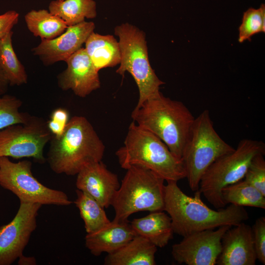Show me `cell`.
I'll list each match as a JSON object with an SVG mask.
<instances>
[{"label":"cell","instance_id":"7402d4cb","mask_svg":"<svg viewBox=\"0 0 265 265\" xmlns=\"http://www.w3.org/2000/svg\"><path fill=\"white\" fill-rule=\"evenodd\" d=\"M25 19L28 30L42 40L53 39L68 27L61 18L46 9L32 10L25 15Z\"/></svg>","mask_w":265,"mask_h":265},{"label":"cell","instance_id":"4316f807","mask_svg":"<svg viewBox=\"0 0 265 265\" xmlns=\"http://www.w3.org/2000/svg\"><path fill=\"white\" fill-rule=\"evenodd\" d=\"M238 41L242 43L251 40V37L259 32H265V5L259 8L250 7L243 14L242 22L238 28Z\"/></svg>","mask_w":265,"mask_h":265},{"label":"cell","instance_id":"277c9868","mask_svg":"<svg viewBox=\"0 0 265 265\" xmlns=\"http://www.w3.org/2000/svg\"><path fill=\"white\" fill-rule=\"evenodd\" d=\"M120 166L137 165L151 170L164 181L186 178L182 159L175 156L158 137L132 121L124 145L115 152Z\"/></svg>","mask_w":265,"mask_h":265},{"label":"cell","instance_id":"83f0119b","mask_svg":"<svg viewBox=\"0 0 265 265\" xmlns=\"http://www.w3.org/2000/svg\"><path fill=\"white\" fill-rule=\"evenodd\" d=\"M264 154L256 155L252 159L244 180L258 189L265 196V160Z\"/></svg>","mask_w":265,"mask_h":265},{"label":"cell","instance_id":"9c48e42d","mask_svg":"<svg viewBox=\"0 0 265 265\" xmlns=\"http://www.w3.org/2000/svg\"><path fill=\"white\" fill-rule=\"evenodd\" d=\"M31 166L28 160L14 162L8 157H0V186L14 194L20 201L63 206L73 203L64 191L41 183L33 175Z\"/></svg>","mask_w":265,"mask_h":265},{"label":"cell","instance_id":"836d02e7","mask_svg":"<svg viewBox=\"0 0 265 265\" xmlns=\"http://www.w3.org/2000/svg\"><path fill=\"white\" fill-rule=\"evenodd\" d=\"M60 0V1H61V0Z\"/></svg>","mask_w":265,"mask_h":265},{"label":"cell","instance_id":"4dcf8cb0","mask_svg":"<svg viewBox=\"0 0 265 265\" xmlns=\"http://www.w3.org/2000/svg\"><path fill=\"white\" fill-rule=\"evenodd\" d=\"M19 14L14 10H9L0 15V39L11 31L18 23Z\"/></svg>","mask_w":265,"mask_h":265},{"label":"cell","instance_id":"6da1fadb","mask_svg":"<svg viewBox=\"0 0 265 265\" xmlns=\"http://www.w3.org/2000/svg\"><path fill=\"white\" fill-rule=\"evenodd\" d=\"M166 182L163 211L171 218L174 233L183 237L222 226H235L249 218L243 207L230 204L226 208L214 210L202 201L199 190L195 191L193 196H190L181 189L177 182Z\"/></svg>","mask_w":265,"mask_h":265},{"label":"cell","instance_id":"f1b7e54d","mask_svg":"<svg viewBox=\"0 0 265 265\" xmlns=\"http://www.w3.org/2000/svg\"><path fill=\"white\" fill-rule=\"evenodd\" d=\"M252 229L253 239L257 259L265 264V217L257 219Z\"/></svg>","mask_w":265,"mask_h":265},{"label":"cell","instance_id":"44dd1931","mask_svg":"<svg viewBox=\"0 0 265 265\" xmlns=\"http://www.w3.org/2000/svg\"><path fill=\"white\" fill-rule=\"evenodd\" d=\"M49 11L61 18L68 26L93 19L97 15L96 3L94 0H53Z\"/></svg>","mask_w":265,"mask_h":265},{"label":"cell","instance_id":"5b68a950","mask_svg":"<svg viewBox=\"0 0 265 265\" xmlns=\"http://www.w3.org/2000/svg\"><path fill=\"white\" fill-rule=\"evenodd\" d=\"M127 170L111 205L113 221L124 222L139 212L163 211L164 180L150 170L133 165Z\"/></svg>","mask_w":265,"mask_h":265},{"label":"cell","instance_id":"ba28073f","mask_svg":"<svg viewBox=\"0 0 265 265\" xmlns=\"http://www.w3.org/2000/svg\"><path fill=\"white\" fill-rule=\"evenodd\" d=\"M114 33L119 37L121 56L116 72L123 77L128 72L132 76L139 90L136 104L139 106L158 94L164 82L159 79L150 65L143 31L126 23L117 26Z\"/></svg>","mask_w":265,"mask_h":265},{"label":"cell","instance_id":"f546056e","mask_svg":"<svg viewBox=\"0 0 265 265\" xmlns=\"http://www.w3.org/2000/svg\"><path fill=\"white\" fill-rule=\"evenodd\" d=\"M69 117V111L64 108L58 107L52 111L47 124L53 136L59 137L63 133L70 120Z\"/></svg>","mask_w":265,"mask_h":265},{"label":"cell","instance_id":"ac0fdd59","mask_svg":"<svg viewBox=\"0 0 265 265\" xmlns=\"http://www.w3.org/2000/svg\"><path fill=\"white\" fill-rule=\"evenodd\" d=\"M157 247L145 238L136 235L123 246L107 254L106 265H155Z\"/></svg>","mask_w":265,"mask_h":265},{"label":"cell","instance_id":"cb8c5ba5","mask_svg":"<svg viewBox=\"0 0 265 265\" xmlns=\"http://www.w3.org/2000/svg\"><path fill=\"white\" fill-rule=\"evenodd\" d=\"M12 35L11 31L0 39V69L9 84L19 86L27 82V76L13 49Z\"/></svg>","mask_w":265,"mask_h":265},{"label":"cell","instance_id":"8fae6325","mask_svg":"<svg viewBox=\"0 0 265 265\" xmlns=\"http://www.w3.org/2000/svg\"><path fill=\"white\" fill-rule=\"evenodd\" d=\"M20 202L13 219L0 227V265H10L23 254L37 227L36 219L42 205Z\"/></svg>","mask_w":265,"mask_h":265},{"label":"cell","instance_id":"2e32d148","mask_svg":"<svg viewBox=\"0 0 265 265\" xmlns=\"http://www.w3.org/2000/svg\"><path fill=\"white\" fill-rule=\"evenodd\" d=\"M257 259L252 227L244 222L231 226L221 239L217 265H255Z\"/></svg>","mask_w":265,"mask_h":265},{"label":"cell","instance_id":"3957f363","mask_svg":"<svg viewBox=\"0 0 265 265\" xmlns=\"http://www.w3.org/2000/svg\"><path fill=\"white\" fill-rule=\"evenodd\" d=\"M105 150L90 122L84 116H75L60 136L53 135L46 160L54 173L73 176L86 166L102 161Z\"/></svg>","mask_w":265,"mask_h":265},{"label":"cell","instance_id":"9a60e30c","mask_svg":"<svg viewBox=\"0 0 265 265\" xmlns=\"http://www.w3.org/2000/svg\"><path fill=\"white\" fill-rule=\"evenodd\" d=\"M77 175L78 189L89 195L104 208L111 205L120 184L118 176L102 161L86 166Z\"/></svg>","mask_w":265,"mask_h":265},{"label":"cell","instance_id":"8992f818","mask_svg":"<svg viewBox=\"0 0 265 265\" xmlns=\"http://www.w3.org/2000/svg\"><path fill=\"white\" fill-rule=\"evenodd\" d=\"M234 149L215 130L209 111H203L195 118L182 157L190 188L198 190L200 180L211 165Z\"/></svg>","mask_w":265,"mask_h":265},{"label":"cell","instance_id":"1f68e13d","mask_svg":"<svg viewBox=\"0 0 265 265\" xmlns=\"http://www.w3.org/2000/svg\"><path fill=\"white\" fill-rule=\"evenodd\" d=\"M19 265H36L35 258L33 257H26L23 254L19 257Z\"/></svg>","mask_w":265,"mask_h":265},{"label":"cell","instance_id":"e0dca14e","mask_svg":"<svg viewBox=\"0 0 265 265\" xmlns=\"http://www.w3.org/2000/svg\"><path fill=\"white\" fill-rule=\"evenodd\" d=\"M136 235L128 221H112L99 231L87 234L85 245L92 255L99 256L103 253L109 254L115 252Z\"/></svg>","mask_w":265,"mask_h":265},{"label":"cell","instance_id":"ffe728a7","mask_svg":"<svg viewBox=\"0 0 265 265\" xmlns=\"http://www.w3.org/2000/svg\"><path fill=\"white\" fill-rule=\"evenodd\" d=\"M84 44V49L98 71L120 64L119 43L113 36L101 35L93 31Z\"/></svg>","mask_w":265,"mask_h":265},{"label":"cell","instance_id":"484cf974","mask_svg":"<svg viewBox=\"0 0 265 265\" xmlns=\"http://www.w3.org/2000/svg\"><path fill=\"white\" fill-rule=\"evenodd\" d=\"M22 106V101L15 96H0V130L13 125L26 123L30 120L31 115L19 111Z\"/></svg>","mask_w":265,"mask_h":265},{"label":"cell","instance_id":"30bf717a","mask_svg":"<svg viewBox=\"0 0 265 265\" xmlns=\"http://www.w3.org/2000/svg\"><path fill=\"white\" fill-rule=\"evenodd\" d=\"M52 136L47 122L31 116L26 123L13 125L0 130V157L31 158L43 164L46 161L44 148Z\"/></svg>","mask_w":265,"mask_h":265},{"label":"cell","instance_id":"d6a6232c","mask_svg":"<svg viewBox=\"0 0 265 265\" xmlns=\"http://www.w3.org/2000/svg\"><path fill=\"white\" fill-rule=\"evenodd\" d=\"M9 82L0 69V95L4 94L7 90Z\"/></svg>","mask_w":265,"mask_h":265},{"label":"cell","instance_id":"4fadbf2b","mask_svg":"<svg viewBox=\"0 0 265 265\" xmlns=\"http://www.w3.org/2000/svg\"><path fill=\"white\" fill-rule=\"evenodd\" d=\"M94 28V23L85 21L69 26L57 37L50 40H42L38 46L33 49V53L38 55L46 65L60 61H66L81 48Z\"/></svg>","mask_w":265,"mask_h":265},{"label":"cell","instance_id":"d6986e66","mask_svg":"<svg viewBox=\"0 0 265 265\" xmlns=\"http://www.w3.org/2000/svg\"><path fill=\"white\" fill-rule=\"evenodd\" d=\"M130 224L136 235L157 247L165 246L173 237L171 218L163 211L150 212L144 217L134 218Z\"/></svg>","mask_w":265,"mask_h":265},{"label":"cell","instance_id":"5bb4252c","mask_svg":"<svg viewBox=\"0 0 265 265\" xmlns=\"http://www.w3.org/2000/svg\"><path fill=\"white\" fill-rule=\"evenodd\" d=\"M67 67L58 76V84L63 90H71L84 98L100 87L98 71L85 50L80 48L65 61Z\"/></svg>","mask_w":265,"mask_h":265},{"label":"cell","instance_id":"603a6c76","mask_svg":"<svg viewBox=\"0 0 265 265\" xmlns=\"http://www.w3.org/2000/svg\"><path fill=\"white\" fill-rule=\"evenodd\" d=\"M76 192L77 198L74 203L79 210L87 234L97 232L110 223L105 208L96 200L78 189Z\"/></svg>","mask_w":265,"mask_h":265},{"label":"cell","instance_id":"7c38bea8","mask_svg":"<svg viewBox=\"0 0 265 265\" xmlns=\"http://www.w3.org/2000/svg\"><path fill=\"white\" fill-rule=\"evenodd\" d=\"M231 227L225 225L216 230H206L183 237L172 245L171 254L179 264L187 265H215L221 251V239Z\"/></svg>","mask_w":265,"mask_h":265},{"label":"cell","instance_id":"d4e9b609","mask_svg":"<svg viewBox=\"0 0 265 265\" xmlns=\"http://www.w3.org/2000/svg\"><path fill=\"white\" fill-rule=\"evenodd\" d=\"M224 204L265 209V196L244 180L228 186L221 191Z\"/></svg>","mask_w":265,"mask_h":265},{"label":"cell","instance_id":"7a4b0ae2","mask_svg":"<svg viewBox=\"0 0 265 265\" xmlns=\"http://www.w3.org/2000/svg\"><path fill=\"white\" fill-rule=\"evenodd\" d=\"M131 117L137 125L158 137L175 156L182 159L195 118L185 104L164 96L159 91L136 106Z\"/></svg>","mask_w":265,"mask_h":265},{"label":"cell","instance_id":"52a82bcc","mask_svg":"<svg viewBox=\"0 0 265 265\" xmlns=\"http://www.w3.org/2000/svg\"><path fill=\"white\" fill-rule=\"evenodd\" d=\"M265 153L262 141L243 139L237 148L213 162L202 176L199 190L214 208H224L221 191L226 186L243 179L253 158Z\"/></svg>","mask_w":265,"mask_h":265}]
</instances>
